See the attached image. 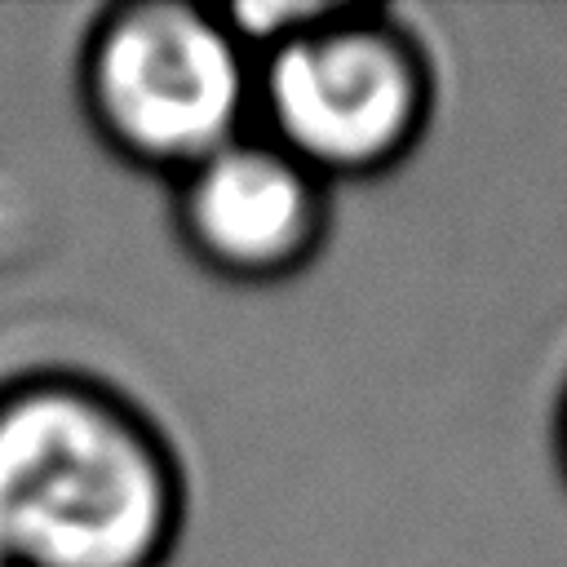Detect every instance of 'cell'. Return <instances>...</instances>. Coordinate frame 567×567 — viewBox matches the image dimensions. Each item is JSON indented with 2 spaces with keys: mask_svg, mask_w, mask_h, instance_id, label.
Returning <instances> with one entry per match:
<instances>
[{
  "mask_svg": "<svg viewBox=\"0 0 567 567\" xmlns=\"http://www.w3.org/2000/svg\"><path fill=\"white\" fill-rule=\"evenodd\" d=\"M186 523L173 439L84 372L0 381V558L9 567H168Z\"/></svg>",
  "mask_w": 567,
  "mask_h": 567,
  "instance_id": "6da1fadb",
  "label": "cell"
},
{
  "mask_svg": "<svg viewBox=\"0 0 567 567\" xmlns=\"http://www.w3.org/2000/svg\"><path fill=\"white\" fill-rule=\"evenodd\" d=\"M434 106V53L390 9L319 4L252 58V128L323 186L394 173L425 142Z\"/></svg>",
  "mask_w": 567,
  "mask_h": 567,
  "instance_id": "7a4b0ae2",
  "label": "cell"
},
{
  "mask_svg": "<svg viewBox=\"0 0 567 567\" xmlns=\"http://www.w3.org/2000/svg\"><path fill=\"white\" fill-rule=\"evenodd\" d=\"M75 84L97 142L168 182L252 128V53L204 4H111L80 44Z\"/></svg>",
  "mask_w": 567,
  "mask_h": 567,
  "instance_id": "3957f363",
  "label": "cell"
},
{
  "mask_svg": "<svg viewBox=\"0 0 567 567\" xmlns=\"http://www.w3.org/2000/svg\"><path fill=\"white\" fill-rule=\"evenodd\" d=\"M173 186V230L217 279L270 288L301 275L328 244L332 186L248 128Z\"/></svg>",
  "mask_w": 567,
  "mask_h": 567,
  "instance_id": "277c9868",
  "label": "cell"
},
{
  "mask_svg": "<svg viewBox=\"0 0 567 567\" xmlns=\"http://www.w3.org/2000/svg\"><path fill=\"white\" fill-rule=\"evenodd\" d=\"M549 434H554V461H558V474H563V483H567V381H563V390H558Z\"/></svg>",
  "mask_w": 567,
  "mask_h": 567,
  "instance_id": "5b68a950",
  "label": "cell"
},
{
  "mask_svg": "<svg viewBox=\"0 0 567 567\" xmlns=\"http://www.w3.org/2000/svg\"><path fill=\"white\" fill-rule=\"evenodd\" d=\"M0 567H9V563H4V558H0Z\"/></svg>",
  "mask_w": 567,
  "mask_h": 567,
  "instance_id": "8992f818",
  "label": "cell"
}]
</instances>
